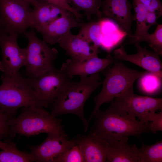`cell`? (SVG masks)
Masks as SVG:
<instances>
[{"mask_svg":"<svg viewBox=\"0 0 162 162\" xmlns=\"http://www.w3.org/2000/svg\"><path fill=\"white\" fill-rule=\"evenodd\" d=\"M95 122L90 131L109 144L142 133L151 132L149 123H141L120 109L111 102L105 110H100L94 115Z\"/></svg>","mask_w":162,"mask_h":162,"instance_id":"6da1fadb","label":"cell"},{"mask_svg":"<svg viewBox=\"0 0 162 162\" xmlns=\"http://www.w3.org/2000/svg\"><path fill=\"white\" fill-rule=\"evenodd\" d=\"M99 73L80 77L79 81H72L52 104L51 113L57 117L71 113L78 116L86 132L89 123L84 115L85 104L92 94L102 84Z\"/></svg>","mask_w":162,"mask_h":162,"instance_id":"7a4b0ae2","label":"cell"},{"mask_svg":"<svg viewBox=\"0 0 162 162\" xmlns=\"http://www.w3.org/2000/svg\"><path fill=\"white\" fill-rule=\"evenodd\" d=\"M11 132L27 137L42 133H53L69 139L64 131L62 120L39 106L23 107L20 115L11 117L8 122Z\"/></svg>","mask_w":162,"mask_h":162,"instance_id":"3957f363","label":"cell"},{"mask_svg":"<svg viewBox=\"0 0 162 162\" xmlns=\"http://www.w3.org/2000/svg\"><path fill=\"white\" fill-rule=\"evenodd\" d=\"M113 63L112 66H109L102 71L105 78L102 82L101 91L94 98V107L88 119L89 124L102 104L111 101L133 86L137 79L149 72L140 71L130 68L121 60L115 59Z\"/></svg>","mask_w":162,"mask_h":162,"instance_id":"277c9868","label":"cell"},{"mask_svg":"<svg viewBox=\"0 0 162 162\" xmlns=\"http://www.w3.org/2000/svg\"><path fill=\"white\" fill-rule=\"evenodd\" d=\"M1 79L0 107L10 117H15L17 110L21 107H43L27 78L20 72L11 75L3 74Z\"/></svg>","mask_w":162,"mask_h":162,"instance_id":"5b68a950","label":"cell"},{"mask_svg":"<svg viewBox=\"0 0 162 162\" xmlns=\"http://www.w3.org/2000/svg\"><path fill=\"white\" fill-rule=\"evenodd\" d=\"M111 102L130 117L137 118L148 124L158 110H162V99L139 95L134 93L133 86L118 95Z\"/></svg>","mask_w":162,"mask_h":162,"instance_id":"8992f818","label":"cell"},{"mask_svg":"<svg viewBox=\"0 0 162 162\" xmlns=\"http://www.w3.org/2000/svg\"><path fill=\"white\" fill-rule=\"evenodd\" d=\"M27 79L44 108L52 104L72 81L67 74L53 64L36 77Z\"/></svg>","mask_w":162,"mask_h":162,"instance_id":"52a82bcc","label":"cell"},{"mask_svg":"<svg viewBox=\"0 0 162 162\" xmlns=\"http://www.w3.org/2000/svg\"><path fill=\"white\" fill-rule=\"evenodd\" d=\"M24 35L28 42L25 48L26 74L28 78H34L53 65L58 52L56 48L50 47L43 40L39 39L34 31L26 32Z\"/></svg>","mask_w":162,"mask_h":162,"instance_id":"ba28073f","label":"cell"},{"mask_svg":"<svg viewBox=\"0 0 162 162\" xmlns=\"http://www.w3.org/2000/svg\"><path fill=\"white\" fill-rule=\"evenodd\" d=\"M30 5L20 0H0V17L4 33L24 34L30 28Z\"/></svg>","mask_w":162,"mask_h":162,"instance_id":"9c48e42d","label":"cell"},{"mask_svg":"<svg viewBox=\"0 0 162 162\" xmlns=\"http://www.w3.org/2000/svg\"><path fill=\"white\" fill-rule=\"evenodd\" d=\"M47 134L40 144L28 146L35 162H55L58 157L77 144L79 135L69 140L56 133Z\"/></svg>","mask_w":162,"mask_h":162,"instance_id":"30bf717a","label":"cell"},{"mask_svg":"<svg viewBox=\"0 0 162 162\" xmlns=\"http://www.w3.org/2000/svg\"><path fill=\"white\" fill-rule=\"evenodd\" d=\"M18 34L3 33L0 37L2 58L0 60V70L8 75L15 74L25 66L26 48H21L17 42Z\"/></svg>","mask_w":162,"mask_h":162,"instance_id":"8fae6325","label":"cell"},{"mask_svg":"<svg viewBox=\"0 0 162 162\" xmlns=\"http://www.w3.org/2000/svg\"><path fill=\"white\" fill-rule=\"evenodd\" d=\"M100 8L102 16L113 20L121 30L132 38L131 26L134 19L128 0H102Z\"/></svg>","mask_w":162,"mask_h":162,"instance_id":"7c38bea8","label":"cell"},{"mask_svg":"<svg viewBox=\"0 0 162 162\" xmlns=\"http://www.w3.org/2000/svg\"><path fill=\"white\" fill-rule=\"evenodd\" d=\"M135 44L137 51L136 53L133 55L127 54L124 46H122L114 50L112 57L115 59L132 63L147 71L162 77V64L159 55L154 52L147 50L146 47H142L140 43Z\"/></svg>","mask_w":162,"mask_h":162,"instance_id":"4fadbf2b","label":"cell"},{"mask_svg":"<svg viewBox=\"0 0 162 162\" xmlns=\"http://www.w3.org/2000/svg\"><path fill=\"white\" fill-rule=\"evenodd\" d=\"M59 46L74 62H82L98 55L99 49L96 48L85 38L71 32L58 42Z\"/></svg>","mask_w":162,"mask_h":162,"instance_id":"5bb4252c","label":"cell"},{"mask_svg":"<svg viewBox=\"0 0 162 162\" xmlns=\"http://www.w3.org/2000/svg\"><path fill=\"white\" fill-rule=\"evenodd\" d=\"M115 60L110 55L106 58H99L97 55L80 62H74L69 59L63 64L60 69L71 79L76 75L86 77L102 71Z\"/></svg>","mask_w":162,"mask_h":162,"instance_id":"9a60e30c","label":"cell"},{"mask_svg":"<svg viewBox=\"0 0 162 162\" xmlns=\"http://www.w3.org/2000/svg\"><path fill=\"white\" fill-rule=\"evenodd\" d=\"M77 144L85 162H106L109 144L92 132L87 135H79Z\"/></svg>","mask_w":162,"mask_h":162,"instance_id":"2e32d148","label":"cell"},{"mask_svg":"<svg viewBox=\"0 0 162 162\" xmlns=\"http://www.w3.org/2000/svg\"><path fill=\"white\" fill-rule=\"evenodd\" d=\"M83 22H79L70 12L62 15L43 29L40 32L43 40L48 44L54 45L73 28L79 27Z\"/></svg>","mask_w":162,"mask_h":162,"instance_id":"e0dca14e","label":"cell"},{"mask_svg":"<svg viewBox=\"0 0 162 162\" xmlns=\"http://www.w3.org/2000/svg\"><path fill=\"white\" fill-rule=\"evenodd\" d=\"M31 14L30 28L40 32L52 22L70 12L56 5L38 2Z\"/></svg>","mask_w":162,"mask_h":162,"instance_id":"ac0fdd59","label":"cell"},{"mask_svg":"<svg viewBox=\"0 0 162 162\" xmlns=\"http://www.w3.org/2000/svg\"><path fill=\"white\" fill-rule=\"evenodd\" d=\"M128 138L109 144L106 162H140L138 148L135 144L130 145Z\"/></svg>","mask_w":162,"mask_h":162,"instance_id":"d6986e66","label":"cell"},{"mask_svg":"<svg viewBox=\"0 0 162 162\" xmlns=\"http://www.w3.org/2000/svg\"><path fill=\"white\" fill-rule=\"evenodd\" d=\"M133 7L134 11V20L136 22V29L134 34L131 38L130 43H140L144 41L149 34V28L146 23V16L148 11L147 8L142 4L133 0Z\"/></svg>","mask_w":162,"mask_h":162,"instance_id":"ffe728a7","label":"cell"},{"mask_svg":"<svg viewBox=\"0 0 162 162\" xmlns=\"http://www.w3.org/2000/svg\"><path fill=\"white\" fill-rule=\"evenodd\" d=\"M8 143V149L0 152V162H31L34 161L30 152L19 150L11 139L4 141Z\"/></svg>","mask_w":162,"mask_h":162,"instance_id":"44dd1931","label":"cell"},{"mask_svg":"<svg viewBox=\"0 0 162 162\" xmlns=\"http://www.w3.org/2000/svg\"><path fill=\"white\" fill-rule=\"evenodd\" d=\"M76 11H84L88 20L92 16L100 19L102 16L100 10L102 0H66Z\"/></svg>","mask_w":162,"mask_h":162,"instance_id":"7402d4cb","label":"cell"},{"mask_svg":"<svg viewBox=\"0 0 162 162\" xmlns=\"http://www.w3.org/2000/svg\"><path fill=\"white\" fill-rule=\"evenodd\" d=\"M78 33L99 49L101 44V27L100 19L82 23Z\"/></svg>","mask_w":162,"mask_h":162,"instance_id":"603a6c76","label":"cell"},{"mask_svg":"<svg viewBox=\"0 0 162 162\" xmlns=\"http://www.w3.org/2000/svg\"><path fill=\"white\" fill-rule=\"evenodd\" d=\"M140 162H162V141H158L152 145L142 143V146L138 148Z\"/></svg>","mask_w":162,"mask_h":162,"instance_id":"cb8c5ba5","label":"cell"},{"mask_svg":"<svg viewBox=\"0 0 162 162\" xmlns=\"http://www.w3.org/2000/svg\"><path fill=\"white\" fill-rule=\"evenodd\" d=\"M161 78L156 74L149 72L140 78V87L144 92L153 93L160 88Z\"/></svg>","mask_w":162,"mask_h":162,"instance_id":"d4e9b609","label":"cell"},{"mask_svg":"<svg viewBox=\"0 0 162 162\" xmlns=\"http://www.w3.org/2000/svg\"><path fill=\"white\" fill-rule=\"evenodd\" d=\"M154 32L149 34L144 41L147 42L154 52L159 55H162V25L157 24Z\"/></svg>","mask_w":162,"mask_h":162,"instance_id":"484cf974","label":"cell"},{"mask_svg":"<svg viewBox=\"0 0 162 162\" xmlns=\"http://www.w3.org/2000/svg\"><path fill=\"white\" fill-rule=\"evenodd\" d=\"M55 162H85L82 153L77 144L58 157Z\"/></svg>","mask_w":162,"mask_h":162,"instance_id":"4316f807","label":"cell"},{"mask_svg":"<svg viewBox=\"0 0 162 162\" xmlns=\"http://www.w3.org/2000/svg\"><path fill=\"white\" fill-rule=\"evenodd\" d=\"M10 117L0 107V139L4 141L13 138L15 136L11 131L8 124Z\"/></svg>","mask_w":162,"mask_h":162,"instance_id":"83f0119b","label":"cell"},{"mask_svg":"<svg viewBox=\"0 0 162 162\" xmlns=\"http://www.w3.org/2000/svg\"><path fill=\"white\" fill-rule=\"evenodd\" d=\"M37 0L38 2L49 3L57 5L73 14L79 22H82L81 19L83 18V15L75 10L67 3L66 0Z\"/></svg>","mask_w":162,"mask_h":162,"instance_id":"f1b7e54d","label":"cell"},{"mask_svg":"<svg viewBox=\"0 0 162 162\" xmlns=\"http://www.w3.org/2000/svg\"><path fill=\"white\" fill-rule=\"evenodd\" d=\"M149 123L151 132L155 134L158 131H162V111L158 113H155Z\"/></svg>","mask_w":162,"mask_h":162,"instance_id":"f546056e","label":"cell"},{"mask_svg":"<svg viewBox=\"0 0 162 162\" xmlns=\"http://www.w3.org/2000/svg\"><path fill=\"white\" fill-rule=\"evenodd\" d=\"M160 16L155 12H150L148 10L146 16V23L149 28L152 26L157 24V19Z\"/></svg>","mask_w":162,"mask_h":162,"instance_id":"4dcf8cb0","label":"cell"},{"mask_svg":"<svg viewBox=\"0 0 162 162\" xmlns=\"http://www.w3.org/2000/svg\"><path fill=\"white\" fill-rule=\"evenodd\" d=\"M143 4L147 9L153 0H133Z\"/></svg>","mask_w":162,"mask_h":162,"instance_id":"1f68e13d","label":"cell"},{"mask_svg":"<svg viewBox=\"0 0 162 162\" xmlns=\"http://www.w3.org/2000/svg\"><path fill=\"white\" fill-rule=\"evenodd\" d=\"M8 143L5 142H2L0 139V148L2 150H6L8 148Z\"/></svg>","mask_w":162,"mask_h":162,"instance_id":"d6a6232c","label":"cell"},{"mask_svg":"<svg viewBox=\"0 0 162 162\" xmlns=\"http://www.w3.org/2000/svg\"><path fill=\"white\" fill-rule=\"evenodd\" d=\"M26 2L30 5H33L34 7L36 5L38 2L37 0H20Z\"/></svg>","mask_w":162,"mask_h":162,"instance_id":"836d02e7","label":"cell"},{"mask_svg":"<svg viewBox=\"0 0 162 162\" xmlns=\"http://www.w3.org/2000/svg\"><path fill=\"white\" fill-rule=\"evenodd\" d=\"M4 33L0 17V37L2 34Z\"/></svg>","mask_w":162,"mask_h":162,"instance_id":"e575fe53","label":"cell"}]
</instances>
